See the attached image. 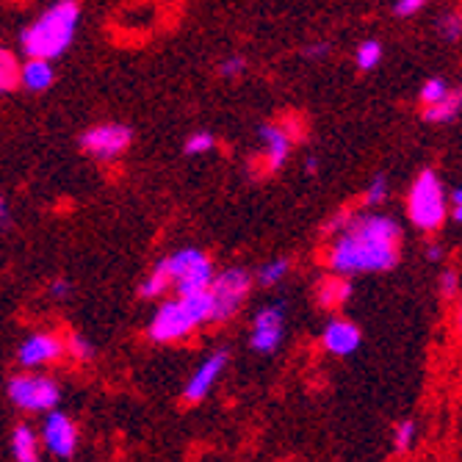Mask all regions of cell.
Returning a JSON list of instances; mask_svg holds the SVG:
<instances>
[{
    "instance_id": "cell-1",
    "label": "cell",
    "mask_w": 462,
    "mask_h": 462,
    "mask_svg": "<svg viewBox=\"0 0 462 462\" xmlns=\"http://www.w3.org/2000/svg\"><path fill=\"white\" fill-rule=\"evenodd\" d=\"M402 227L396 219L383 214L349 217V222L335 233V241L327 252L332 274H368L391 272L402 258Z\"/></svg>"
},
{
    "instance_id": "cell-2",
    "label": "cell",
    "mask_w": 462,
    "mask_h": 462,
    "mask_svg": "<svg viewBox=\"0 0 462 462\" xmlns=\"http://www.w3.org/2000/svg\"><path fill=\"white\" fill-rule=\"evenodd\" d=\"M80 23V6L78 0H59L56 6L48 12H42L23 33H20V45L28 59H45L53 61L67 53L72 45V39L78 33Z\"/></svg>"
},
{
    "instance_id": "cell-3",
    "label": "cell",
    "mask_w": 462,
    "mask_h": 462,
    "mask_svg": "<svg viewBox=\"0 0 462 462\" xmlns=\"http://www.w3.org/2000/svg\"><path fill=\"white\" fill-rule=\"evenodd\" d=\"M211 313L214 308H211V297H208V288L197 293H180L178 300H170L158 308V313L150 321V338L155 344L183 341L197 327L211 321Z\"/></svg>"
},
{
    "instance_id": "cell-4",
    "label": "cell",
    "mask_w": 462,
    "mask_h": 462,
    "mask_svg": "<svg viewBox=\"0 0 462 462\" xmlns=\"http://www.w3.org/2000/svg\"><path fill=\"white\" fill-rule=\"evenodd\" d=\"M407 217L418 230H424V233H435L446 222L448 199H446V189H443V180L438 178V172L424 170L415 178V183L410 186V194H407Z\"/></svg>"
},
{
    "instance_id": "cell-5",
    "label": "cell",
    "mask_w": 462,
    "mask_h": 462,
    "mask_svg": "<svg viewBox=\"0 0 462 462\" xmlns=\"http://www.w3.org/2000/svg\"><path fill=\"white\" fill-rule=\"evenodd\" d=\"M249 288H252V277L241 266L214 274L211 285H208V297H211V308H214L211 321L233 319L238 313V308L244 305V300L249 297Z\"/></svg>"
},
{
    "instance_id": "cell-6",
    "label": "cell",
    "mask_w": 462,
    "mask_h": 462,
    "mask_svg": "<svg viewBox=\"0 0 462 462\" xmlns=\"http://www.w3.org/2000/svg\"><path fill=\"white\" fill-rule=\"evenodd\" d=\"M166 269H170V280L178 293H197L205 291L214 280V263L202 249H180L172 258H166Z\"/></svg>"
},
{
    "instance_id": "cell-7",
    "label": "cell",
    "mask_w": 462,
    "mask_h": 462,
    "mask_svg": "<svg viewBox=\"0 0 462 462\" xmlns=\"http://www.w3.org/2000/svg\"><path fill=\"white\" fill-rule=\"evenodd\" d=\"M9 399L28 412H51L61 402V388L45 374H20L9 383Z\"/></svg>"
},
{
    "instance_id": "cell-8",
    "label": "cell",
    "mask_w": 462,
    "mask_h": 462,
    "mask_svg": "<svg viewBox=\"0 0 462 462\" xmlns=\"http://www.w3.org/2000/svg\"><path fill=\"white\" fill-rule=\"evenodd\" d=\"M131 142H134V131L128 128V125H119V122L95 125V128H89L80 136V147L100 161L119 158L125 150L131 147Z\"/></svg>"
},
{
    "instance_id": "cell-9",
    "label": "cell",
    "mask_w": 462,
    "mask_h": 462,
    "mask_svg": "<svg viewBox=\"0 0 462 462\" xmlns=\"http://www.w3.org/2000/svg\"><path fill=\"white\" fill-rule=\"evenodd\" d=\"M42 446L59 459H69L78 448V427L72 424V418L51 410L45 427H42Z\"/></svg>"
},
{
    "instance_id": "cell-10",
    "label": "cell",
    "mask_w": 462,
    "mask_h": 462,
    "mask_svg": "<svg viewBox=\"0 0 462 462\" xmlns=\"http://www.w3.org/2000/svg\"><path fill=\"white\" fill-rule=\"evenodd\" d=\"M282 332H285V324H282V305H269L263 308L255 321H252V338H249V346L261 352V355H272L280 349L282 344Z\"/></svg>"
},
{
    "instance_id": "cell-11",
    "label": "cell",
    "mask_w": 462,
    "mask_h": 462,
    "mask_svg": "<svg viewBox=\"0 0 462 462\" xmlns=\"http://www.w3.org/2000/svg\"><path fill=\"white\" fill-rule=\"evenodd\" d=\"M227 360H230V355H227L225 349L214 352L211 357H205V363L191 374V380H189V383H186V388H183V396H186V402H189V404L202 402L208 393L214 391V385H217V380L222 376V371H225Z\"/></svg>"
},
{
    "instance_id": "cell-12",
    "label": "cell",
    "mask_w": 462,
    "mask_h": 462,
    "mask_svg": "<svg viewBox=\"0 0 462 462\" xmlns=\"http://www.w3.org/2000/svg\"><path fill=\"white\" fill-rule=\"evenodd\" d=\"M61 352H64V344L56 338V335H51V332H36V335H31L28 341L20 344L17 357H20V363L25 368H39V365L56 363L61 357Z\"/></svg>"
},
{
    "instance_id": "cell-13",
    "label": "cell",
    "mask_w": 462,
    "mask_h": 462,
    "mask_svg": "<svg viewBox=\"0 0 462 462\" xmlns=\"http://www.w3.org/2000/svg\"><path fill=\"white\" fill-rule=\"evenodd\" d=\"M261 142H263V161H266V170L277 172L280 166L288 161L291 155V131L285 125H261Z\"/></svg>"
},
{
    "instance_id": "cell-14",
    "label": "cell",
    "mask_w": 462,
    "mask_h": 462,
    "mask_svg": "<svg viewBox=\"0 0 462 462\" xmlns=\"http://www.w3.org/2000/svg\"><path fill=\"white\" fill-rule=\"evenodd\" d=\"M363 341V335L357 329V324L346 321V319H332L327 327H324V346L327 352L338 355V357H346L352 355Z\"/></svg>"
},
{
    "instance_id": "cell-15",
    "label": "cell",
    "mask_w": 462,
    "mask_h": 462,
    "mask_svg": "<svg viewBox=\"0 0 462 462\" xmlns=\"http://www.w3.org/2000/svg\"><path fill=\"white\" fill-rule=\"evenodd\" d=\"M56 72H53V61L45 59H28L25 64H20V83L31 92H45L53 87Z\"/></svg>"
},
{
    "instance_id": "cell-16",
    "label": "cell",
    "mask_w": 462,
    "mask_h": 462,
    "mask_svg": "<svg viewBox=\"0 0 462 462\" xmlns=\"http://www.w3.org/2000/svg\"><path fill=\"white\" fill-rule=\"evenodd\" d=\"M319 305L327 308V310H338L349 297H352V282L344 277V274H332V277H324L319 282Z\"/></svg>"
},
{
    "instance_id": "cell-17",
    "label": "cell",
    "mask_w": 462,
    "mask_h": 462,
    "mask_svg": "<svg viewBox=\"0 0 462 462\" xmlns=\"http://www.w3.org/2000/svg\"><path fill=\"white\" fill-rule=\"evenodd\" d=\"M12 451H14V459L17 462H42L39 459V440H36V432L23 424L14 430L12 435Z\"/></svg>"
},
{
    "instance_id": "cell-18",
    "label": "cell",
    "mask_w": 462,
    "mask_h": 462,
    "mask_svg": "<svg viewBox=\"0 0 462 462\" xmlns=\"http://www.w3.org/2000/svg\"><path fill=\"white\" fill-rule=\"evenodd\" d=\"M459 106H462V97L459 92L448 89V95L432 106H424V119L432 122V125H443V122H454L457 114H459Z\"/></svg>"
},
{
    "instance_id": "cell-19",
    "label": "cell",
    "mask_w": 462,
    "mask_h": 462,
    "mask_svg": "<svg viewBox=\"0 0 462 462\" xmlns=\"http://www.w3.org/2000/svg\"><path fill=\"white\" fill-rule=\"evenodd\" d=\"M172 285V280H170V269H166V261H161L147 277H144V282H142V288H139V293L144 300H155V297H161V293Z\"/></svg>"
},
{
    "instance_id": "cell-20",
    "label": "cell",
    "mask_w": 462,
    "mask_h": 462,
    "mask_svg": "<svg viewBox=\"0 0 462 462\" xmlns=\"http://www.w3.org/2000/svg\"><path fill=\"white\" fill-rule=\"evenodd\" d=\"M20 83V64L14 59V53L0 48V95L12 92Z\"/></svg>"
},
{
    "instance_id": "cell-21",
    "label": "cell",
    "mask_w": 462,
    "mask_h": 462,
    "mask_svg": "<svg viewBox=\"0 0 462 462\" xmlns=\"http://www.w3.org/2000/svg\"><path fill=\"white\" fill-rule=\"evenodd\" d=\"M355 61H357L360 69H374L376 64L383 61V42H376V39L360 42V48L355 53Z\"/></svg>"
},
{
    "instance_id": "cell-22",
    "label": "cell",
    "mask_w": 462,
    "mask_h": 462,
    "mask_svg": "<svg viewBox=\"0 0 462 462\" xmlns=\"http://www.w3.org/2000/svg\"><path fill=\"white\" fill-rule=\"evenodd\" d=\"M288 269H291L288 258H274V261H269V263H263V266H261V272H258V282H261V285H266V288H272V285H277V282L288 274Z\"/></svg>"
},
{
    "instance_id": "cell-23",
    "label": "cell",
    "mask_w": 462,
    "mask_h": 462,
    "mask_svg": "<svg viewBox=\"0 0 462 462\" xmlns=\"http://www.w3.org/2000/svg\"><path fill=\"white\" fill-rule=\"evenodd\" d=\"M67 352H69L78 363H87V360H92V357H95V344L83 338V335H69Z\"/></svg>"
},
{
    "instance_id": "cell-24",
    "label": "cell",
    "mask_w": 462,
    "mask_h": 462,
    "mask_svg": "<svg viewBox=\"0 0 462 462\" xmlns=\"http://www.w3.org/2000/svg\"><path fill=\"white\" fill-rule=\"evenodd\" d=\"M446 95H448V83L443 78H430L421 87V103L424 106H432V103L443 100Z\"/></svg>"
},
{
    "instance_id": "cell-25",
    "label": "cell",
    "mask_w": 462,
    "mask_h": 462,
    "mask_svg": "<svg viewBox=\"0 0 462 462\" xmlns=\"http://www.w3.org/2000/svg\"><path fill=\"white\" fill-rule=\"evenodd\" d=\"M214 134H208V131H197V134H191L189 136V142H186V155H202V152H208V150H214Z\"/></svg>"
},
{
    "instance_id": "cell-26",
    "label": "cell",
    "mask_w": 462,
    "mask_h": 462,
    "mask_svg": "<svg viewBox=\"0 0 462 462\" xmlns=\"http://www.w3.org/2000/svg\"><path fill=\"white\" fill-rule=\"evenodd\" d=\"M412 443H415V424H412V421L396 424V432H393V446H396V451H410Z\"/></svg>"
},
{
    "instance_id": "cell-27",
    "label": "cell",
    "mask_w": 462,
    "mask_h": 462,
    "mask_svg": "<svg viewBox=\"0 0 462 462\" xmlns=\"http://www.w3.org/2000/svg\"><path fill=\"white\" fill-rule=\"evenodd\" d=\"M385 199H388V180H385L383 175H376V178L371 180L368 191H365V202H368V205H380V202H385Z\"/></svg>"
},
{
    "instance_id": "cell-28",
    "label": "cell",
    "mask_w": 462,
    "mask_h": 462,
    "mask_svg": "<svg viewBox=\"0 0 462 462\" xmlns=\"http://www.w3.org/2000/svg\"><path fill=\"white\" fill-rule=\"evenodd\" d=\"M459 14H446L440 17V36L448 39V42H457L459 39Z\"/></svg>"
},
{
    "instance_id": "cell-29",
    "label": "cell",
    "mask_w": 462,
    "mask_h": 462,
    "mask_svg": "<svg viewBox=\"0 0 462 462\" xmlns=\"http://www.w3.org/2000/svg\"><path fill=\"white\" fill-rule=\"evenodd\" d=\"M457 288H459L457 272H454V269H446V272L440 274V293H443L446 300H451V297H457Z\"/></svg>"
},
{
    "instance_id": "cell-30",
    "label": "cell",
    "mask_w": 462,
    "mask_h": 462,
    "mask_svg": "<svg viewBox=\"0 0 462 462\" xmlns=\"http://www.w3.org/2000/svg\"><path fill=\"white\" fill-rule=\"evenodd\" d=\"M427 6V0H396V6H393V12H396V17H412V14H418Z\"/></svg>"
},
{
    "instance_id": "cell-31",
    "label": "cell",
    "mask_w": 462,
    "mask_h": 462,
    "mask_svg": "<svg viewBox=\"0 0 462 462\" xmlns=\"http://www.w3.org/2000/svg\"><path fill=\"white\" fill-rule=\"evenodd\" d=\"M244 67H246V61H244L241 56H230V59H225V61L219 64V72H222L225 78H238V75L244 72Z\"/></svg>"
},
{
    "instance_id": "cell-32",
    "label": "cell",
    "mask_w": 462,
    "mask_h": 462,
    "mask_svg": "<svg viewBox=\"0 0 462 462\" xmlns=\"http://www.w3.org/2000/svg\"><path fill=\"white\" fill-rule=\"evenodd\" d=\"M69 288H72V285H69L67 280H53V282H51V297H53V300H64V297H69Z\"/></svg>"
},
{
    "instance_id": "cell-33",
    "label": "cell",
    "mask_w": 462,
    "mask_h": 462,
    "mask_svg": "<svg viewBox=\"0 0 462 462\" xmlns=\"http://www.w3.org/2000/svg\"><path fill=\"white\" fill-rule=\"evenodd\" d=\"M451 219H454V222L462 219V191H459V189L451 191Z\"/></svg>"
},
{
    "instance_id": "cell-34",
    "label": "cell",
    "mask_w": 462,
    "mask_h": 462,
    "mask_svg": "<svg viewBox=\"0 0 462 462\" xmlns=\"http://www.w3.org/2000/svg\"><path fill=\"white\" fill-rule=\"evenodd\" d=\"M427 258H430L432 263H438V261L443 258V249H440L438 244H430V246H427Z\"/></svg>"
},
{
    "instance_id": "cell-35",
    "label": "cell",
    "mask_w": 462,
    "mask_h": 462,
    "mask_svg": "<svg viewBox=\"0 0 462 462\" xmlns=\"http://www.w3.org/2000/svg\"><path fill=\"white\" fill-rule=\"evenodd\" d=\"M327 56V45H310L308 48V59H324Z\"/></svg>"
},
{
    "instance_id": "cell-36",
    "label": "cell",
    "mask_w": 462,
    "mask_h": 462,
    "mask_svg": "<svg viewBox=\"0 0 462 462\" xmlns=\"http://www.w3.org/2000/svg\"><path fill=\"white\" fill-rule=\"evenodd\" d=\"M0 222H9V205L4 197H0Z\"/></svg>"
},
{
    "instance_id": "cell-37",
    "label": "cell",
    "mask_w": 462,
    "mask_h": 462,
    "mask_svg": "<svg viewBox=\"0 0 462 462\" xmlns=\"http://www.w3.org/2000/svg\"><path fill=\"white\" fill-rule=\"evenodd\" d=\"M305 172H308V175L319 172V161H316V158H308V163H305Z\"/></svg>"
}]
</instances>
